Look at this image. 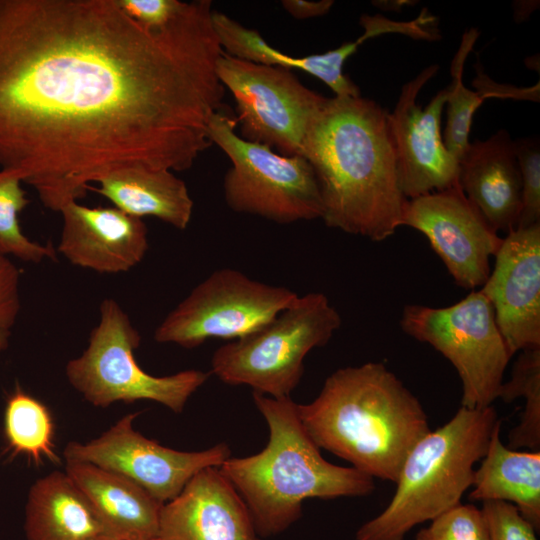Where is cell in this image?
Here are the masks:
<instances>
[{
  "label": "cell",
  "mask_w": 540,
  "mask_h": 540,
  "mask_svg": "<svg viewBox=\"0 0 540 540\" xmlns=\"http://www.w3.org/2000/svg\"><path fill=\"white\" fill-rule=\"evenodd\" d=\"M222 53L192 9L147 29L116 0H0V170L59 212L115 170L189 169L212 145Z\"/></svg>",
  "instance_id": "cell-1"
},
{
  "label": "cell",
  "mask_w": 540,
  "mask_h": 540,
  "mask_svg": "<svg viewBox=\"0 0 540 540\" xmlns=\"http://www.w3.org/2000/svg\"><path fill=\"white\" fill-rule=\"evenodd\" d=\"M388 114L361 96L326 98L302 153L317 178L325 225L376 242L401 226L408 202L400 187Z\"/></svg>",
  "instance_id": "cell-2"
},
{
  "label": "cell",
  "mask_w": 540,
  "mask_h": 540,
  "mask_svg": "<svg viewBox=\"0 0 540 540\" xmlns=\"http://www.w3.org/2000/svg\"><path fill=\"white\" fill-rule=\"evenodd\" d=\"M297 409L320 449L393 483L411 449L430 431L420 401L379 362L336 370L318 396Z\"/></svg>",
  "instance_id": "cell-3"
},
{
  "label": "cell",
  "mask_w": 540,
  "mask_h": 540,
  "mask_svg": "<svg viewBox=\"0 0 540 540\" xmlns=\"http://www.w3.org/2000/svg\"><path fill=\"white\" fill-rule=\"evenodd\" d=\"M252 396L267 423L268 442L259 453L229 457L218 468L244 500L262 538L293 525L306 499L359 497L374 491L372 477L323 458L290 397L256 392Z\"/></svg>",
  "instance_id": "cell-4"
},
{
  "label": "cell",
  "mask_w": 540,
  "mask_h": 540,
  "mask_svg": "<svg viewBox=\"0 0 540 540\" xmlns=\"http://www.w3.org/2000/svg\"><path fill=\"white\" fill-rule=\"evenodd\" d=\"M498 422L493 406H461L430 430L407 455L389 504L358 528L356 540H404L417 525L461 503Z\"/></svg>",
  "instance_id": "cell-5"
},
{
  "label": "cell",
  "mask_w": 540,
  "mask_h": 540,
  "mask_svg": "<svg viewBox=\"0 0 540 540\" xmlns=\"http://www.w3.org/2000/svg\"><path fill=\"white\" fill-rule=\"evenodd\" d=\"M341 317L326 295L310 292L257 330L220 346L211 373L229 385H247L272 398L290 397L304 373V359L326 345Z\"/></svg>",
  "instance_id": "cell-6"
},
{
  "label": "cell",
  "mask_w": 540,
  "mask_h": 540,
  "mask_svg": "<svg viewBox=\"0 0 540 540\" xmlns=\"http://www.w3.org/2000/svg\"><path fill=\"white\" fill-rule=\"evenodd\" d=\"M140 344V332L126 312L114 299H104L99 322L90 332L86 349L66 364L68 382L95 407L148 400L181 413L210 373L188 369L154 376L135 359Z\"/></svg>",
  "instance_id": "cell-7"
},
{
  "label": "cell",
  "mask_w": 540,
  "mask_h": 540,
  "mask_svg": "<svg viewBox=\"0 0 540 540\" xmlns=\"http://www.w3.org/2000/svg\"><path fill=\"white\" fill-rule=\"evenodd\" d=\"M236 125V118L222 108L208 124L212 144L231 161L223 180L227 206L278 224L321 218L320 189L308 160L245 140L236 133Z\"/></svg>",
  "instance_id": "cell-8"
},
{
  "label": "cell",
  "mask_w": 540,
  "mask_h": 540,
  "mask_svg": "<svg viewBox=\"0 0 540 540\" xmlns=\"http://www.w3.org/2000/svg\"><path fill=\"white\" fill-rule=\"evenodd\" d=\"M400 326L451 362L462 383L461 406L483 409L498 399L511 356L481 290L444 308L407 305Z\"/></svg>",
  "instance_id": "cell-9"
},
{
  "label": "cell",
  "mask_w": 540,
  "mask_h": 540,
  "mask_svg": "<svg viewBox=\"0 0 540 540\" xmlns=\"http://www.w3.org/2000/svg\"><path fill=\"white\" fill-rule=\"evenodd\" d=\"M298 294L254 280L233 268L212 272L172 309L154 331V340L186 349L211 338H241L290 306Z\"/></svg>",
  "instance_id": "cell-10"
},
{
  "label": "cell",
  "mask_w": 540,
  "mask_h": 540,
  "mask_svg": "<svg viewBox=\"0 0 540 540\" xmlns=\"http://www.w3.org/2000/svg\"><path fill=\"white\" fill-rule=\"evenodd\" d=\"M216 73L232 93L241 137L284 156H302L310 124L326 97L303 85L285 68L222 53Z\"/></svg>",
  "instance_id": "cell-11"
},
{
  "label": "cell",
  "mask_w": 540,
  "mask_h": 540,
  "mask_svg": "<svg viewBox=\"0 0 540 540\" xmlns=\"http://www.w3.org/2000/svg\"><path fill=\"white\" fill-rule=\"evenodd\" d=\"M137 415L126 414L85 443L69 442L63 451L65 461L88 462L122 474L164 504L174 499L200 470L220 467L231 457L226 443L192 452L163 446L134 428Z\"/></svg>",
  "instance_id": "cell-12"
},
{
  "label": "cell",
  "mask_w": 540,
  "mask_h": 540,
  "mask_svg": "<svg viewBox=\"0 0 540 540\" xmlns=\"http://www.w3.org/2000/svg\"><path fill=\"white\" fill-rule=\"evenodd\" d=\"M401 226L424 234L455 283L464 289L484 285L490 259L503 241L458 184L408 200Z\"/></svg>",
  "instance_id": "cell-13"
},
{
  "label": "cell",
  "mask_w": 540,
  "mask_h": 540,
  "mask_svg": "<svg viewBox=\"0 0 540 540\" xmlns=\"http://www.w3.org/2000/svg\"><path fill=\"white\" fill-rule=\"evenodd\" d=\"M438 69L431 65L404 84L388 114L400 187L408 200L458 184L459 161L445 147L440 131L447 88L438 91L424 109L416 102Z\"/></svg>",
  "instance_id": "cell-14"
},
{
  "label": "cell",
  "mask_w": 540,
  "mask_h": 540,
  "mask_svg": "<svg viewBox=\"0 0 540 540\" xmlns=\"http://www.w3.org/2000/svg\"><path fill=\"white\" fill-rule=\"evenodd\" d=\"M482 293L510 356L540 346V223L503 238Z\"/></svg>",
  "instance_id": "cell-15"
},
{
  "label": "cell",
  "mask_w": 540,
  "mask_h": 540,
  "mask_svg": "<svg viewBox=\"0 0 540 540\" xmlns=\"http://www.w3.org/2000/svg\"><path fill=\"white\" fill-rule=\"evenodd\" d=\"M159 540H263L250 512L218 467L195 474L163 504Z\"/></svg>",
  "instance_id": "cell-16"
},
{
  "label": "cell",
  "mask_w": 540,
  "mask_h": 540,
  "mask_svg": "<svg viewBox=\"0 0 540 540\" xmlns=\"http://www.w3.org/2000/svg\"><path fill=\"white\" fill-rule=\"evenodd\" d=\"M59 212L63 227L57 249L75 266L106 274L126 272L143 260L149 248L142 219L116 207L71 201Z\"/></svg>",
  "instance_id": "cell-17"
},
{
  "label": "cell",
  "mask_w": 540,
  "mask_h": 540,
  "mask_svg": "<svg viewBox=\"0 0 540 540\" xmlns=\"http://www.w3.org/2000/svg\"><path fill=\"white\" fill-rule=\"evenodd\" d=\"M458 185L494 231L508 234L516 229L521 174L514 140L506 130L469 143L459 159Z\"/></svg>",
  "instance_id": "cell-18"
},
{
  "label": "cell",
  "mask_w": 540,
  "mask_h": 540,
  "mask_svg": "<svg viewBox=\"0 0 540 540\" xmlns=\"http://www.w3.org/2000/svg\"><path fill=\"white\" fill-rule=\"evenodd\" d=\"M64 471L86 496L108 537L158 539L163 503L137 483L88 462L66 461Z\"/></svg>",
  "instance_id": "cell-19"
},
{
  "label": "cell",
  "mask_w": 540,
  "mask_h": 540,
  "mask_svg": "<svg viewBox=\"0 0 540 540\" xmlns=\"http://www.w3.org/2000/svg\"><path fill=\"white\" fill-rule=\"evenodd\" d=\"M27 540H94L106 536L92 505L65 471L34 482L25 506Z\"/></svg>",
  "instance_id": "cell-20"
},
{
  "label": "cell",
  "mask_w": 540,
  "mask_h": 540,
  "mask_svg": "<svg viewBox=\"0 0 540 540\" xmlns=\"http://www.w3.org/2000/svg\"><path fill=\"white\" fill-rule=\"evenodd\" d=\"M96 182L93 190L114 207L136 218L155 217L178 230L189 225L193 200L185 182L172 171L122 168L110 172Z\"/></svg>",
  "instance_id": "cell-21"
},
{
  "label": "cell",
  "mask_w": 540,
  "mask_h": 540,
  "mask_svg": "<svg viewBox=\"0 0 540 540\" xmlns=\"http://www.w3.org/2000/svg\"><path fill=\"white\" fill-rule=\"evenodd\" d=\"M496 424L480 467L475 470L469 499L513 504L537 532L540 530V451L505 446Z\"/></svg>",
  "instance_id": "cell-22"
},
{
  "label": "cell",
  "mask_w": 540,
  "mask_h": 540,
  "mask_svg": "<svg viewBox=\"0 0 540 540\" xmlns=\"http://www.w3.org/2000/svg\"><path fill=\"white\" fill-rule=\"evenodd\" d=\"M211 21L224 53L257 64L302 70L320 79L335 96H361L358 86L343 73L349 54L342 45L322 54L295 57L275 49L258 31L246 28L222 12L213 10Z\"/></svg>",
  "instance_id": "cell-23"
},
{
  "label": "cell",
  "mask_w": 540,
  "mask_h": 540,
  "mask_svg": "<svg viewBox=\"0 0 540 540\" xmlns=\"http://www.w3.org/2000/svg\"><path fill=\"white\" fill-rule=\"evenodd\" d=\"M4 435L13 455L24 454L36 463L43 459L55 464L60 461L48 408L20 385H16L6 402Z\"/></svg>",
  "instance_id": "cell-24"
},
{
  "label": "cell",
  "mask_w": 540,
  "mask_h": 540,
  "mask_svg": "<svg viewBox=\"0 0 540 540\" xmlns=\"http://www.w3.org/2000/svg\"><path fill=\"white\" fill-rule=\"evenodd\" d=\"M523 397L524 410L519 423L508 434V447L540 451V346L521 351L511 378L503 382L498 398L509 403Z\"/></svg>",
  "instance_id": "cell-25"
},
{
  "label": "cell",
  "mask_w": 540,
  "mask_h": 540,
  "mask_svg": "<svg viewBox=\"0 0 540 540\" xmlns=\"http://www.w3.org/2000/svg\"><path fill=\"white\" fill-rule=\"evenodd\" d=\"M16 175L0 170V257L13 256L26 263L55 261L56 250L51 244L30 240L21 229L18 215L30 203Z\"/></svg>",
  "instance_id": "cell-26"
},
{
  "label": "cell",
  "mask_w": 540,
  "mask_h": 540,
  "mask_svg": "<svg viewBox=\"0 0 540 540\" xmlns=\"http://www.w3.org/2000/svg\"><path fill=\"white\" fill-rule=\"evenodd\" d=\"M477 38L478 31L474 28L463 35L451 64L452 83L447 87V123L443 141L447 150L458 161L470 143L468 135L473 115L486 99L481 92L468 89L462 82L465 60Z\"/></svg>",
  "instance_id": "cell-27"
},
{
  "label": "cell",
  "mask_w": 540,
  "mask_h": 540,
  "mask_svg": "<svg viewBox=\"0 0 540 540\" xmlns=\"http://www.w3.org/2000/svg\"><path fill=\"white\" fill-rule=\"evenodd\" d=\"M430 522L415 540H489L483 512L471 503H459Z\"/></svg>",
  "instance_id": "cell-28"
},
{
  "label": "cell",
  "mask_w": 540,
  "mask_h": 540,
  "mask_svg": "<svg viewBox=\"0 0 540 540\" xmlns=\"http://www.w3.org/2000/svg\"><path fill=\"white\" fill-rule=\"evenodd\" d=\"M521 174V212L516 228L540 223V147L537 139L514 141Z\"/></svg>",
  "instance_id": "cell-29"
},
{
  "label": "cell",
  "mask_w": 540,
  "mask_h": 540,
  "mask_svg": "<svg viewBox=\"0 0 540 540\" xmlns=\"http://www.w3.org/2000/svg\"><path fill=\"white\" fill-rule=\"evenodd\" d=\"M481 510L488 527L489 540H537L538 532L513 504L484 501Z\"/></svg>",
  "instance_id": "cell-30"
},
{
  "label": "cell",
  "mask_w": 540,
  "mask_h": 540,
  "mask_svg": "<svg viewBox=\"0 0 540 540\" xmlns=\"http://www.w3.org/2000/svg\"><path fill=\"white\" fill-rule=\"evenodd\" d=\"M20 277L17 266L0 257V333L11 332L20 312Z\"/></svg>",
  "instance_id": "cell-31"
},
{
  "label": "cell",
  "mask_w": 540,
  "mask_h": 540,
  "mask_svg": "<svg viewBox=\"0 0 540 540\" xmlns=\"http://www.w3.org/2000/svg\"><path fill=\"white\" fill-rule=\"evenodd\" d=\"M131 19L147 29L163 26L179 9V0H116Z\"/></svg>",
  "instance_id": "cell-32"
},
{
  "label": "cell",
  "mask_w": 540,
  "mask_h": 540,
  "mask_svg": "<svg viewBox=\"0 0 540 540\" xmlns=\"http://www.w3.org/2000/svg\"><path fill=\"white\" fill-rule=\"evenodd\" d=\"M334 1L283 0L281 5L293 18L298 20L319 17L329 12Z\"/></svg>",
  "instance_id": "cell-33"
},
{
  "label": "cell",
  "mask_w": 540,
  "mask_h": 540,
  "mask_svg": "<svg viewBox=\"0 0 540 540\" xmlns=\"http://www.w3.org/2000/svg\"><path fill=\"white\" fill-rule=\"evenodd\" d=\"M375 6L379 7L380 9L385 10H397L399 11L402 6L409 5V3H415L407 1V0H400V1H374L373 2Z\"/></svg>",
  "instance_id": "cell-34"
},
{
  "label": "cell",
  "mask_w": 540,
  "mask_h": 540,
  "mask_svg": "<svg viewBox=\"0 0 540 540\" xmlns=\"http://www.w3.org/2000/svg\"><path fill=\"white\" fill-rule=\"evenodd\" d=\"M10 335L11 332L0 333V353L8 347Z\"/></svg>",
  "instance_id": "cell-35"
},
{
  "label": "cell",
  "mask_w": 540,
  "mask_h": 540,
  "mask_svg": "<svg viewBox=\"0 0 540 540\" xmlns=\"http://www.w3.org/2000/svg\"><path fill=\"white\" fill-rule=\"evenodd\" d=\"M94 540H119V539H114V538L103 536V537L96 538Z\"/></svg>",
  "instance_id": "cell-36"
},
{
  "label": "cell",
  "mask_w": 540,
  "mask_h": 540,
  "mask_svg": "<svg viewBox=\"0 0 540 540\" xmlns=\"http://www.w3.org/2000/svg\"><path fill=\"white\" fill-rule=\"evenodd\" d=\"M155 540H159V539H155Z\"/></svg>",
  "instance_id": "cell-37"
}]
</instances>
